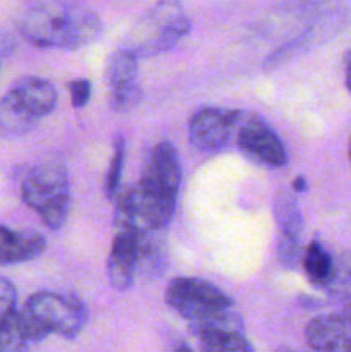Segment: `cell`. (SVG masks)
Instances as JSON below:
<instances>
[{
	"label": "cell",
	"instance_id": "e0dca14e",
	"mask_svg": "<svg viewBox=\"0 0 351 352\" xmlns=\"http://www.w3.org/2000/svg\"><path fill=\"white\" fill-rule=\"evenodd\" d=\"M38 122L40 119L10 91L0 98V136H21L30 133Z\"/></svg>",
	"mask_w": 351,
	"mask_h": 352
},
{
	"label": "cell",
	"instance_id": "30bf717a",
	"mask_svg": "<svg viewBox=\"0 0 351 352\" xmlns=\"http://www.w3.org/2000/svg\"><path fill=\"white\" fill-rule=\"evenodd\" d=\"M182 168L179 153L171 141H160L148 151L143 162L140 181L165 196L178 198Z\"/></svg>",
	"mask_w": 351,
	"mask_h": 352
},
{
	"label": "cell",
	"instance_id": "8992f818",
	"mask_svg": "<svg viewBox=\"0 0 351 352\" xmlns=\"http://www.w3.org/2000/svg\"><path fill=\"white\" fill-rule=\"evenodd\" d=\"M24 309L48 332L69 340L78 337L88 322L86 305L78 296L69 292H34L28 298Z\"/></svg>",
	"mask_w": 351,
	"mask_h": 352
},
{
	"label": "cell",
	"instance_id": "ba28073f",
	"mask_svg": "<svg viewBox=\"0 0 351 352\" xmlns=\"http://www.w3.org/2000/svg\"><path fill=\"white\" fill-rule=\"evenodd\" d=\"M236 144L241 153L265 167L281 168L288 164V151L275 131L255 113H244L236 129Z\"/></svg>",
	"mask_w": 351,
	"mask_h": 352
},
{
	"label": "cell",
	"instance_id": "ac0fdd59",
	"mask_svg": "<svg viewBox=\"0 0 351 352\" xmlns=\"http://www.w3.org/2000/svg\"><path fill=\"white\" fill-rule=\"evenodd\" d=\"M200 340V346L205 351L212 352H231V351H251V344L244 336V329L233 327H203L195 329Z\"/></svg>",
	"mask_w": 351,
	"mask_h": 352
},
{
	"label": "cell",
	"instance_id": "d6986e66",
	"mask_svg": "<svg viewBox=\"0 0 351 352\" xmlns=\"http://www.w3.org/2000/svg\"><path fill=\"white\" fill-rule=\"evenodd\" d=\"M332 261L334 256L327 253V250L322 244L317 243V241L310 243L305 253H303L301 260L303 270H305V275L310 280V284L320 289L326 287V284L329 282L330 272H332Z\"/></svg>",
	"mask_w": 351,
	"mask_h": 352
},
{
	"label": "cell",
	"instance_id": "7402d4cb",
	"mask_svg": "<svg viewBox=\"0 0 351 352\" xmlns=\"http://www.w3.org/2000/svg\"><path fill=\"white\" fill-rule=\"evenodd\" d=\"M16 315V313H14ZM30 347V344L23 339L21 332L17 330L14 316L7 323L0 327V352H16L24 351Z\"/></svg>",
	"mask_w": 351,
	"mask_h": 352
},
{
	"label": "cell",
	"instance_id": "cb8c5ba5",
	"mask_svg": "<svg viewBox=\"0 0 351 352\" xmlns=\"http://www.w3.org/2000/svg\"><path fill=\"white\" fill-rule=\"evenodd\" d=\"M69 95H71V103L74 109H81L89 102L92 96V85L86 79H76L69 82Z\"/></svg>",
	"mask_w": 351,
	"mask_h": 352
},
{
	"label": "cell",
	"instance_id": "52a82bcc",
	"mask_svg": "<svg viewBox=\"0 0 351 352\" xmlns=\"http://www.w3.org/2000/svg\"><path fill=\"white\" fill-rule=\"evenodd\" d=\"M243 110L205 107L195 112L188 124V140L202 153H217L233 140Z\"/></svg>",
	"mask_w": 351,
	"mask_h": 352
},
{
	"label": "cell",
	"instance_id": "7a4b0ae2",
	"mask_svg": "<svg viewBox=\"0 0 351 352\" xmlns=\"http://www.w3.org/2000/svg\"><path fill=\"white\" fill-rule=\"evenodd\" d=\"M23 199L40 215L41 222L58 230L67 222L71 212V184L67 168L58 160L34 165L23 181Z\"/></svg>",
	"mask_w": 351,
	"mask_h": 352
},
{
	"label": "cell",
	"instance_id": "4fadbf2b",
	"mask_svg": "<svg viewBox=\"0 0 351 352\" xmlns=\"http://www.w3.org/2000/svg\"><path fill=\"white\" fill-rule=\"evenodd\" d=\"M305 340L315 351H351V322L344 315L317 316L306 325Z\"/></svg>",
	"mask_w": 351,
	"mask_h": 352
},
{
	"label": "cell",
	"instance_id": "8fae6325",
	"mask_svg": "<svg viewBox=\"0 0 351 352\" xmlns=\"http://www.w3.org/2000/svg\"><path fill=\"white\" fill-rule=\"evenodd\" d=\"M275 223H277V256L282 267L295 268L301 254L303 217L296 199L288 192H281L274 203Z\"/></svg>",
	"mask_w": 351,
	"mask_h": 352
},
{
	"label": "cell",
	"instance_id": "5bb4252c",
	"mask_svg": "<svg viewBox=\"0 0 351 352\" xmlns=\"http://www.w3.org/2000/svg\"><path fill=\"white\" fill-rule=\"evenodd\" d=\"M47 239L33 230H12L0 226V265L24 263L40 258Z\"/></svg>",
	"mask_w": 351,
	"mask_h": 352
},
{
	"label": "cell",
	"instance_id": "603a6c76",
	"mask_svg": "<svg viewBox=\"0 0 351 352\" xmlns=\"http://www.w3.org/2000/svg\"><path fill=\"white\" fill-rule=\"evenodd\" d=\"M17 311V292L9 278L0 277V327Z\"/></svg>",
	"mask_w": 351,
	"mask_h": 352
},
{
	"label": "cell",
	"instance_id": "ffe728a7",
	"mask_svg": "<svg viewBox=\"0 0 351 352\" xmlns=\"http://www.w3.org/2000/svg\"><path fill=\"white\" fill-rule=\"evenodd\" d=\"M323 291L337 301L351 299V251H343L334 256L332 272Z\"/></svg>",
	"mask_w": 351,
	"mask_h": 352
},
{
	"label": "cell",
	"instance_id": "4316f807",
	"mask_svg": "<svg viewBox=\"0 0 351 352\" xmlns=\"http://www.w3.org/2000/svg\"><path fill=\"white\" fill-rule=\"evenodd\" d=\"M343 315L346 316V318L351 322V299H348V301H346V308H344Z\"/></svg>",
	"mask_w": 351,
	"mask_h": 352
},
{
	"label": "cell",
	"instance_id": "6da1fadb",
	"mask_svg": "<svg viewBox=\"0 0 351 352\" xmlns=\"http://www.w3.org/2000/svg\"><path fill=\"white\" fill-rule=\"evenodd\" d=\"M19 28L33 47L76 50L96 40L102 21L95 10L81 3L52 0L28 10Z\"/></svg>",
	"mask_w": 351,
	"mask_h": 352
},
{
	"label": "cell",
	"instance_id": "484cf974",
	"mask_svg": "<svg viewBox=\"0 0 351 352\" xmlns=\"http://www.w3.org/2000/svg\"><path fill=\"white\" fill-rule=\"evenodd\" d=\"M292 188H295V191H306V179L305 177H298L295 179V182H292Z\"/></svg>",
	"mask_w": 351,
	"mask_h": 352
},
{
	"label": "cell",
	"instance_id": "277c9868",
	"mask_svg": "<svg viewBox=\"0 0 351 352\" xmlns=\"http://www.w3.org/2000/svg\"><path fill=\"white\" fill-rule=\"evenodd\" d=\"M164 299L167 306L189 322L191 329L215 325L236 315L233 313V299L203 278H172Z\"/></svg>",
	"mask_w": 351,
	"mask_h": 352
},
{
	"label": "cell",
	"instance_id": "d4e9b609",
	"mask_svg": "<svg viewBox=\"0 0 351 352\" xmlns=\"http://www.w3.org/2000/svg\"><path fill=\"white\" fill-rule=\"evenodd\" d=\"M344 78H346L348 89L351 91V50H348L344 55Z\"/></svg>",
	"mask_w": 351,
	"mask_h": 352
},
{
	"label": "cell",
	"instance_id": "9c48e42d",
	"mask_svg": "<svg viewBox=\"0 0 351 352\" xmlns=\"http://www.w3.org/2000/svg\"><path fill=\"white\" fill-rule=\"evenodd\" d=\"M138 55L127 47L112 52L107 62V85H109L110 107L117 112H124L141 102V86L138 82Z\"/></svg>",
	"mask_w": 351,
	"mask_h": 352
},
{
	"label": "cell",
	"instance_id": "3957f363",
	"mask_svg": "<svg viewBox=\"0 0 351 352\" xmlns=\"http://www.w3.org/2000/svg\"><path fill=\"white\" fill-rule=\"evenodd\" d=\"M191 31V21L179 0H158L127 33L124 47L138 57H153L174 48Z\"/></svg>",
	"mask_w": 351,
	"mask_h": 352
},
{
	"label": "cell",
	"instance_id": "2e32d148",
	"mask_svg": "<svg viewBox=\"0 0 351 352\" xmlns=\"http://www.w3.org/2000/svg\"><path fill=\"white\" fill-rule=\"evenodd\" d=\"M30 112L43 119L57 107V89L50 81L36 76H24L9 89Z\"/></svg>",
	"mask_w": 351,
	"mask_h": 352
},
{
	"label": "cell",
	"instance_id": "44dd1931",
	"mask_svg": "<svg viewBox=\"0 0 351 352\" xmlns=\"http://www.w3.org/2000/svg\"><path fill=\"white\" fill-rule=\"evenodd\" d=\"M124 153H126V144H124V138L117 136L116 143H114V155L110 160L109 168L105 174V182H103V191L109 199H116L120 192V177H123V167H124Z\"/></svg>",
	"mask_w": 351,
	"mask_h": 352
},
{
	"label": "cell",
	"instance_id": "7c38bea8",
	"mask_svg": "<svg viewBox=\"0 0 351 352\" xmlns=\"http://www.w3.org/2000/svg\"><path fill=\"white\" fill-rule=\"evenodd\" d=\"M138 275V239L129 230H117L107 260V277L116 291H127Z\"/></svg>",
	"mask_w": 351,
	"mask_h": 352
},
{
	"label": "cell",
	"instance_id": "5b68a950",
	"mask_svg": "<svg viewBox=\"0 0 351 352\" xmlns=\"http://www.w3.org/2000/svg\"><path fill=\"white\" fill-rule=\"evenodd\" d=\"M178 198L155 191L145 182L138 181L119 192L116 198L114 226L117 230L145 232L165 229L172 220Z\"/></svg>",
	"mask_w": 351,
	"mask_h": 352
},
{
	"label": "cell",
	"instance_id": "9a60e30c",
	"mask_svg": "<svg viewBox=\"0 0 351 352\" xmlns=\"http://www.w3.org/2000/svg\"><path fill=\"white\" fill-rule=\"evenodd\" d=\"M165 229L138 232V275L143 280H157L165 274L169 265Z\"/></svg>",
	"mask_w": 351,
	"mask_h": 352
},
{
	"label": "cell",
	"instance_id": "83f0119b",
	"mask_svg": "<svg viewBox=\"0 0 351 352\" xmlns=\"http://www.w3.org/2000/svg\"><path fill=\"white\" fill-rule=\"evenodd\" d=\"M350 160H351V141H350Z\"/></svg>",
	"mask_w": 351,
	"mask_h": 352
}]
</instances>
